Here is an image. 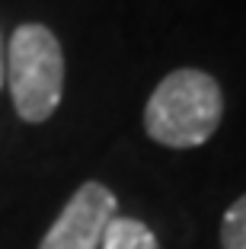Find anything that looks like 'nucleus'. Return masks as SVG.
Masks as SVG:
<instances>
[{
	"label": "nucleus",
	"instance_id": "1",
	"mask_svg": "<svg viewBox=\"0 0 246 249\" xmlns=\"http://www.w3.org/2000/svg\"><path fill=\"white\" fill-rule=\"evenodd\" d=\"M221 118L224 93L217 80L198 67H179L153 87L144 106V131L163 147L189 150L208 144Z\"/></svg>",
	"mask_w": 246,
	"mask_h": 249
},
{
	"label": "nucleus",
	"instance_id": "2",
	"mask_svg": "<svg viewBox=\"0 0 246 249\" xmlns=\"http://www.w3.org/2000/svg\"><path fill=\"white\" fill-rule=\"evenodd\" d=\"M3 80L22 122H48L64 96V52L58 36L42 22L16 26L3 58Z\"/></svg>",
	"mask_w": 246,
	"mask_h": 249
},
{
	"label": "nucleus",
	"instance_id": "3",
	"mask_svg": "<svg viewBox=\"0 0 246 249\" xmlns=\"http://www.w3.org/2000/svg\"><path fill=\"white\" fill-rule=\"evenodd\" d=\"M118 198L102 182H83L45 230L38 249H99L106 224L115 217Z\"/></svg>",
	"mask_w": 246,
	"mask_h": 249
},
{
	"label": "nucleus",
	"instance_id": "4",
	"mask_svg": "<svg viewBox=\"0 0 246 249\" xmlns=\"http://www.w3.org/2000/svg\"><path fill=\"white\" fill-rule=\"evenodd\" d=\"M99 249H160L157 233L134 217H112L106 224Z\"/></svg>",
	"mask_w": 246,
	"mask_h": 249
},
{
	"label": "nucleus",
	"instance_id": "5",
	"mask_svg": "<svg viewBox=\"0 0 246 249\" xmlns=\"http://www.w3.org/2000/svg\"><path fill=\"white\" fill-rule=\"evenodd\" d=\"M221 246L224 249H246V192L221 217Z\"/></svg>",
	"mask_w": 246,
	"mask_h": 249
},
{
	"label": "nucleus",
	"instance_id": "6",
	"mask_svg": "<svg viewBox=\"0 0 246 249\" xmlns=\"http://www.w3.org/2000/svg\"><path fill=\"white\" fill-rule=\"evenodd\" d=\"M0 89H3V38H0Z\"/></svg>",
	"mask_w": 246,
	"mask_h": 249
}]
</instances>
